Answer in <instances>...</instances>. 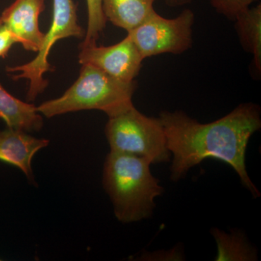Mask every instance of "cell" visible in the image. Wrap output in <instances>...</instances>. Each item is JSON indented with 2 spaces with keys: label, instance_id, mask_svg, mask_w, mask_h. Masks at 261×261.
<instances>
[{
  "label": "cell",
  "instance_id": "obj_1",
  "mask_svg": "<svg viewBox=\"0 0 261 261\" xmlns=\"http://www.w3.org/2000/svg\"><path fill=\"white\" fill-rule=\"evenodd\" d=\"M159 118L168 150L173 154L171 180L179 181L189 170L212 158L231 166L253 197L260 196L245 164L249 140L261 128L260 108L257 105L243 103L220 119L207 123H200L180 111H162Z\"/></svg>",
  "mask_w": 261,
  "mask_h": 261
},
{
  "label": "cell",
  "instance_id": "obj_2",
  "mask_svg": "<svg viewBox=\"0 0 261 261\" xmlns=\"http://www.w3.org/2000/svg\"><path fill=\"white\" fill-rule=\"evenodd\" d=\"M145 158L111 151L103 168L102 183L112 202L115 216L123 224L148 219L156 197L164 189L152 176Z\"/></svg>",
  "mask_w": 261,
  "mask_h": 261
},
{
  "label": "cell",
  "instance_id": "obj_3",
  "mask_svg": "<svg viewBox=\"0 0 261 261\" xmlns=\"http://www.w3.org/2000/svg\"><path fill=\"white\" fill-rule=\"evenodd\" d=\"M82 65L78 80L63 95L37 106L42 116L50 118L65 113L97 110L110 118L133 107L136 81L123 82L92 65Z\"/></svg>",
  "mask_w": 261,
  "mask_h": 261
},
{
  "label": "cell",
  "instance_id": "obj_4",
  "mask_svg": "<svg viewBox=\"0 0 261 261\" xmlns=\"http://www.w3.org/2000/svg\"><path fill=\"white\" fill-rule=\"evenodd\" d=\"M105 133L112 152L140 156L151 164L169 161L171 152L161 120L146 116L135 106L110 117Z\"/></svg>",
  "mask_w": 261,
  "mask_h": 261
},
{
  "label": "cell",
  "instance_id": "obj_5",
  "mask_svg": "<svg viewBox=\"0 0 261 261\" xmlns=\"http://www.w3.org/2000/svg\"><path fill=\"white\" fill-rule=\"evenodd\" d=\"M84 36V29L78 22L77 7L74 0H53L51 25L49 32L44 34L37 56L25 64L6 68L8 73L18 72V74L10 75L13 80L25 79L29 81L27 94L29 102L34 101L48 87L49 82L44 78V75L48 71L54 70L48 61V58L51 47L57 41L69 37L82 39Z\"/></svg>",
  "mask_w": 261,
  "mask_h": 261
},
{
  "label": "cell",
  "instance_id": "obj_6",
  "mask_svg": "<svg viewBox=\"0 0 261 261\" xmlns=\"http://www.w3.org/2000/svg\"><path fill=\"white\" fill-rule=\"evenodd\" d=\"M195 13L185 9L166 18L154 10L143 23L128 33L144 59L163 54L181 55L192 47Z\"/></svg>",
  "mask_w": 261,
  "mask_h": 261
},
{
  "label": "cell",
  "instance_id": "obj_7",
  "mask_svg": "<svg viewBox=\"0 0 261 261\" xmlns=\"http://www.w3.org/2000/svg\"><path fill=\"white\" fill-rule=\"evenodd\" d=\"M79 62L90 65L123 82L135 81L144 58L128 34L121 42L111 46L97 43L80 46Z\"/></svg>",
  "mask_w": 261,
  "mask_h": 261
},
{
  "label": "cell",
  "instance_id": "obj_8",
  "mask_svg": "<svg viewBox=\"0 0 261 261\" xmlns=\"http://www.w3.org/2000/svg\"><path fill=\"white\" fill-rule=\"evenodd\" d=\"M45 8V0H15L1 17L17 42L25 50L40 49L44 34L39 29V18Z\"/></svg>",
  "mask_w": 261,
  "mask_h": 261
},
{
  "label": "cell",
  "instance_id": "obj_9",
  "mask_svg": "<svg viewBox=\"0 0 261 261\" xmlns=\"http://www.w3.org/2000/svg\"><path fill=\"white\" fill-rule=\"evenodd\" d=\"M49 144L46 139L36 138L28 132L8 127L0 130V161L19 168L29 183L37 186L32 169L33 158Z\"/></svg>",
  "mask_w": 261,
  "mask_h": 261
},
{
  "label": "cell",
  "instance_id": "obj_10",
  "mask_svg": "<svg viewBox=\"0 0 261 261\" xmlns=\"http://www.w3.org/2000/svg\"><path fill=\"white\" fill-rule=\"evenodd\" d=\"M0 119L8 127L36 132L42 129L44 121L34 105L23 102L10 94L0 83Z\"/></svg>",
  "mask_w": 261,
  "mask_h": 261
},
{
  "label": "cell",
  "instance_id": "obj_11",
  "mask_svg": "<svg viewBox=\"0 0 261 261\" xmlns=\"http://www.w3.org/2000/svg\"><path fill=\"white\" fill-rule=\"evenodd\" d=\"M156 0H102L107 21L129 32L143 23L154 11Z\"/></svg>",
  "mask_w": 261,
  "mask_h": 261
},
{
  "label": "cell",
  "instance_id": "obj_12",
  "mask_svg": "<svg viewBox=\"0 0 261 261\" xmlns=\"http://www.w3.org/2000/svg\"><path fill=\"white\" fill-rule=\"evenodd\" d=\"M235 29L242 47L253 56L252 67L261 73V5L249 8L237 17Z\"/></svg>",
  "mask_w": 261,
  "mask_h": 261
},
{
  "label": "cell",
  "instance_id": "obj_13",
  "mask_svg": "<svg viewBox=\"0 0 261 261\" xmlns=\"http://www.w3.org/2000/svg\"><path fill=\"white\" fill-rule=\"evenodd\" d=\"M218 245L216 260H255L256 253L241 233L227 234L219 230H213Z\"/></svg>",
  "mask_w": 261,
  "mask_h": 261
},
{
  "label": "cell",
  "instance_id": "obj_14",
  "mask_svg": "<svg viewBox=\"0 0 261 261\" xmlns=\"http://www.w3.org/2000/svg\"><path fill=\"white\" fill-rule=\"evenodd\" d=\"M88 22L83 42L80 46L97 43L99 34L106 28V20L102 10V0H87Z\"/></svg>",
  "mask_w": 261,
  "mask_h": 261
},
{
  "label": "cell",
  "instance_id": "obj_15",
  "mask_svg": "<svg viewBox=\"0 0 261 261\" xmlns=\"http://www.w3.org/2000/svg\"><path fill=\"white\" fill-rule=\"evenodd\" d=\"M211 6L219 14L234 21L240 13L249 8L255 0H209Z\"/></svg>",
  "mask_w": 261,
  "mask_h": 261
},
{
  "label": "cell",
  "instance_id": "obj_16",
  "mask_svg": "<svg viewBox=\"0 0 261 261\" xmlns=\"http://www.w3.org/2000/svg\"><path fill=\"white\" fill-rule=\"evenodd\" d=\"M15 44H18L16 39L7 28L0 15V58H5L8 56Z\"/></svg>",
  "mask_w": 261,
  "mask_h": 261
},
{
  "label": "cell",
  "instance_id": "obj_17",
  "mask_svg": "<svg viewBox=\"0 0 261 261\" xmlns=\"http://www.w3.org/2000/svg\"><path fill=\"white\" fill-rule=\"evenodd\" d=\"M164 2L170 8H177L190 4L192 0H164Z\"/></svg>",
  "mask_w": 261,
  "mask_h": 261
}]
</instances>
